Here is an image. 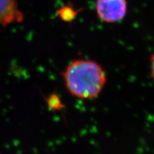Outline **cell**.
Wrapping results in <instances>:
<instances>
[{
  "label": "cell",
  "instance_id": "6da1fadb",
  "mask_svg": "<svg viewBox=\"0 0 154 154\" xmlns=\"http://www.w3.org/2000/svg\"><path fill=\"white\" fill-rule=\"evenodd\" d=\"M67 91L82 100L94 99L101 93L106 75L99 63L91 59H76L61 72Z\"/></svg>",
  "mask_w": 154,
  "mask_h": 154
},
{
  "label": "cell",
  "instance_id": "7a4b0ae2",
  "mask_svg": "<svg viewBox=\"0 0 154 154\" xmlns=\"http://www.w3.org/2000/svg\"><path fill=\"white\" fill-rule=\"evenodd\" d=\"M126 0H96L97 16L105 23L119 22L124 19L127 13Z\"/></svg>",
  "mask_w": 154,
  "mask_h": 154
},
{
  "label": "cell",
  "instance_id": "3957f363",
  "mask_svg": "<svg viewBox=\"0 0 154 154\" xmlns=\"http://www.w3.org/2000/svg\"><path fill=\"white\" fill-rule=\"evenodd\" d=\"M24 20V14L17 0H0V26H5Z\"/></svg>",
  "mask_w": 154,
  "mask_h": 154
},
{
  "label": "cell",
  "instance_id": "277c9868",
  "mask_svg": "<svg viewBox=\"0 0 154 154\" xmlns=\"http://www.w3.org/2000/svg\"><path fill=\"white\" fill-rule=\"evenodd\" d=\"M47 104L49 109H51V110H58L63 107L60 99L57 95L50 96L48 99Z\"/></svg>",
  "mask_w": 154,
  "mask_h": 154
},
{
  "label": "cell",
  "instance_id": "5b68a950",
  "mask_svg": "<svg viewBox=\"0 0 154 154\" xmlns=\"http://www.w3.org/2000/svg\"><path fill=\"white\" fill-rule=\"evenodd\" d=\"M60 16L61 19H63V20L70 21L71 19L74 18L75 15L74 11L67 7V8H63L61 9V11H60Z\"/></svg>",
  "mask_w": 154,
  "mask_h": 154
},
{
  "label": "cell",
  "instance_id": "8992f818",
  "mask_svg": "<svg viewBox=\"0 0 154 154\" xmlns=\"http://www.w3.org/2000/svg\"><path fill=\"white\" fill-rule=\"evenodd\" d=\"M150 62H151V77L154 82V53L152 54L150 57Z\"/></svg>",
  "mask_w": 154,
  "mask_h": 154
}]
</instances>
